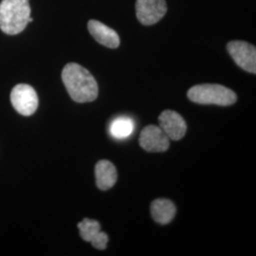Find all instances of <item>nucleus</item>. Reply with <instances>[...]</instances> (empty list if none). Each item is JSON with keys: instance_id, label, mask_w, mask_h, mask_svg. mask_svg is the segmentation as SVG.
<instances>
[{"instance_id": "13", "label": "nucleus", "mask_w": 256, "mask_h": 256, "mask_svg": "<svg viewBox=\"0 0 256 256\" xmlns=\"http://www.w3.org/2000/svg\"><path fill=\"white\" fill-rule=\"evenodd\" d=\"M78 229L81 238L86 242H90L93 238L101 230V225L96 220L84 218L78 224Z\"/></svg>"}, {"instance_id": "14", "label": "nucleus", "mask_w": 256, "mask_h": 256, "mask_svg": "<svg viewBox=\"0 0 256 256\" xmlns=\"http://www.w3.org/2000/svg\"><path fill=\"white\" fill-rule=\"evenodd\" d=\"M108 234L101 230L90 241L92 246L98 250H104L108 246Z\"/></svg>"}, {"instance_id": "11", "label": "nucleus", "mask_w": 256, "mask_h": 256, "mask_svg": "<svg viewBox=\"0 0 256 256\" xmlns=\"http://www.w3.org/2000/svg\"><path fill=\"white\" fill-rule=\"evenodd\" d=\"M176 206L174 203L165 198H158L151 204V214L156 223L165 225L174 220L176 216Z\"/></svg>"}, {"instance_id": "9", "label": "nucleus", "mask_w": 256, "mask_h": 256, "mask_svg": "<svg viewBox=\"0 0 256 256\" xmlns=\"http://www.w3.org/2000/svg\"><path fill=\"white\" fill-rule=\"evenodd\" d=\"M88 28L93 38L102 46L110 48H116L120 46L118 34L104 23L97 20H90L88 24Z\"/></svg>"}, {"instance_id": "12", "label": "nucleus", "mask_w": 256, "mask_h": 256, "mask_svg": "<svg viewBox=\"0 0 256 256\" xmlns=\"http://www.w3.org/2000/svg\"><path fill=\"white\" fill-rule=\"evenodd\" d=\"M134 131V120L126 117L120 116L114 120L110 126V134L118 140L129 137Z\"/></svg>"}, {"instance_id": "5", "label": "nucleus", "mask_w": 256, "mask_h": 256, "mask_svg": "<svg viewBox=\"0 0 256 256\" xmlns=\"http://www.w3.org/2000/svg\"><path fill=\"white\" fill-rule=\"evenodd\" d=\"M227 50L234 62L242 70L250 74H256V48L244 41H232Z\"/></svg>"}, {"instance_id": "6", "label": "nucleus", "mask_w": 256, "mask_h": 256, "mask_svg": "<svg viewBox=\"0 0 256 256\" xmlns=\"http://www.w3.org/2000/svg\"><path fill=\"white\" fill-rule=\"evenodd\" d=\"M167 12L165 0H137V18L142 25L150 26L158 23Z\"/></svg>"}, {"instance_id": "1", "label": "nucleus", "mask_w": 256, "mask_h": 256, "mask_svg": "<svg viewBox=\"0 0 256 256\" xmlns=\"http://www.w3.org/2000/svg\"><path fill=\"white\" fill-rule=\"evenodd\" d=\"M62 80L70 96L77 102H90L98 97L99 88L95 78L86 68L76 63L64 66Z\"/></svg>"}, {"instance_id": "8", "label": "nucleus", "mask_w": 256, "mask_h": 256, "mask_svg": "<svg viewBox=\"0 0 256 256\" xmlns=\"http://www.w3.org/2000/svg\"><path fill=\"white\" fill-rule=\"evenodd\" d=\"M160 128L164 130L167 137L173 140H182L187 130L186 122L178 113L173 110H165L158 117Z\"/></svg>"}, {"instance_id": "4", "label": "nucleus", "mask_w": 256, "mask_h": 256, "mask_svg": "<svg viewBox=\"0 0 256 256\" xmlns=\"http://www.w3.org/2000/svg\"><path fill=\"white\" fill-rule=\"evenodd\" d=\"M14 108L23 116L32 115L38 108V96L34 88L26 84H19L10 92Z\"/></svg>"}, {"instance_id": "3", "label": "nucleus", "mask_w": 256, "mask_h": 256, "mask_svg": "<svg viewBox=\"0 0 256 256\" xmlns=\"http://www.w3.org/2000/svg\"><path fill=\"white\" fill-rule=\"evenodd\" d=\"M187 96L190 101L200 104H216L228 106L234 104L238 96L228 88L216 84H203L191 88Z\"/></svg>"}, {"instance_id": "10", "label": "nucleus", "mask_w": 256, "mask_h": 256, "mask_svg": "<svg viewBox=\"0 0 256 256\" xmlns=\"http://www.w3.org/2000/svg\"><path fill=\"white\" fill-rule=\"evenodd\" d=\"M96 184L102 191H106L114 186L117 182L118 174L116 167L110 160H102L95 166Z\"/></svg>"}, {"instance_id": "7", "label": "nucleus", "mask_w": 256, "mask_h": 256, "mask_svg": "<svg viewBox=\"0 0 256 256\" xmlns=\"http://www.w3.org/2000/svg\"><path fill=\"white\" fill-rule=\"evenodd\" d=\"M140 144L147 152L162 153L170 146V138L156 126H147L140 136Z\"/></svg>"}, {"instance_id": "2", "label": "nucleus", "mask_w": 256, "mask_h": 256, "mask_svg": "<svg viewBox=\"0 0 256 256\" xmlns=\"http://www.w3.org/2000/svg\"><path fill=\"white\" fill-rule=\"evenodd\" d=\"M28 0H2L0 3V30L9 34H18L32 22Z\"/></svg>"}]
</instances>
